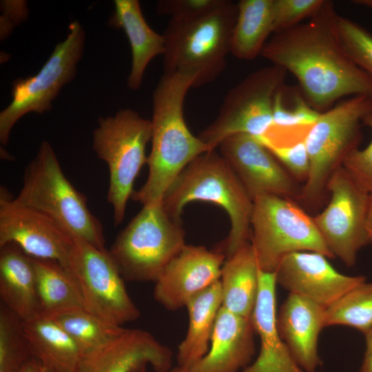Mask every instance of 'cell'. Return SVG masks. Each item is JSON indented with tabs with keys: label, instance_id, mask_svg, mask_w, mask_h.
Segmentation results:
<instances>
[{
	"label": "cell",
	"instance_id": "cell-40",
	"mask_svg": "<svg viewBox=\"0 0 372 372\" xmlns=\"http://www.w3.org/2000/svg\"><path fill=\"white\" fill-rule=\"evenodd\" d=\"M366 229L369 243H372V193L369 194Z\"/></svg>",
	"mask_w": 372,
	"mask_h": 372
},
{
	"label": "cell",
	"instance_id": "cell-22",
	"mask_svg": "<svg viewBox=\"0 0 372 372\" xmlns=\"http://www.w3.org/2000/svg\"><path fill=\"white\" fill-rule=\"evenodd\" d=\"M114 11L108 25L122 28L128 39L132 51V67L127 86L138 90L145 69L156 56L163 55L165 41L163 34L152 29L146 22L138 0H115Z\"/></svg>",
	"mask_w": 372,
	"mask_h": 372
},
{
	"label": "cell",
	"instance_id": "cell-27",
	"mask_svg": "<svg viewBox=\"0 0 372 372\" xmlns=\"http://www.w3.org/2000/svg\"><path fill=\"white\" fill-rule=\"evenodd\" d=\"M233 30L231 54L249 61L255 59L273 34V0H240Z\"/></svg>",
	"mask_w": 372,
	"mask_h": 372
},
{
	"label": "cell",
	"instance_id": "cell-39",
	"mask_svg": "<svg viewBox=\"0 0 372 372\" xmlns=\"http://www.w3.org/2000/svg\"><path fill=\"white\" fill-rule=\"evenodd\" d=\"M19 372H51L36 358H32Z\"/></svg>",
	"mask_w": 372,
	"mask_h": 372
},
{
	"label": "cell",
	"instance_id": "cell-25",
	"mask_svg": "<svg viewBox=\"0 0 372 372\" xmlns=\"http://www.w3.org/2000/svg\"><path fill=\"white\" fill-rule=\"evenodd\" d=\"M23 325L33 358L51 372H77L82 353L49 315L41 313Z\"/></svg>",
	"mask_w": 372,
	"mask_h": 372
},
{
	"label": "cell",
	"instance_id": "cell-36",
	"mask_svg": "<svg viewBox=\"0 0 372 372\" xmlns=\"http://www.w3.org/2000/svg\"><path fill=\"white\" fill-rule=\"evenodd\" d=\"M365 125L372 131V116L367 118ZM342 167L355 182L369 194L372 193V138L363 149L358 148L351 152L344 158Z\"/></svg>",
	"mask_w": 372,
	"mask_h": 372
},
{
	"label": "cell",
	"instance_id": "cell-1",
	"mask_svg": "<svg viewBox=\"0 0 372 372\" xmlns=\"http://www.w3.org/2000/svg\"><path fill=\"white\" fill-rule=\"evenodd\" d=\"M338 16L332 1H324L307 21L273 34L260 54L293 74L307 102L320 112L345 96H372V79L342 45Z\"/></svg>",
	"mask_w": 372,
	"mask_h": 372
},
{
	"label": "cell",
	"instance_id": "cell-38",
	"mask_svg": "<svg viewBox=\"0 0 372 372\" xmlns=\"http://www.w3.org/2000/svg\"><path fill=\"white\" fill-rule=\"evenodd\" d=\"M366 349L358 372H372V328L364 333Z\"/></svg>",
	"mask_w": 372,
	"mask_h": 372
},
{
	"label": "cell",
	"instance_id": "cell-34",
	"mask_svg": "<svg viewBox=\"0 0 372 372\" xmlns=\"http://www.w3.org/2000/svg\"><path fill=\"white\" fill-rule=\"evenodd\" d=\"M283 87L277 93L274 99L272 126L281 128L312 126L322 112L313 108L304 97L296 93L293 94V104L285 105L282 96Z\"/></svg>",
	"mask_w": 372,
	"mask_h": 372
},
{
	"label": "cell",
	"instance_id": "cell-42",
	"mask_svg": "<svg viewBox=\"0 0 372 372\" xmlns=\"http://www.w3.org/2000/svg\"><path fill=\"white\" fill-rule=\"evenodd\" d=\"M155 372H191V371L187 368H184V367L177 366L176 367H174L173 369L171 368L169 370H167V371H155Z\"/></svg>",
	"mask_w": 372,
	"mask_h": 372
},
{
	"label": "cell",
	"instance_id": "cell-14",
	"mask_svg": "<svg viewBox=\"0 0 372 372\" xmlns=\"http://www.w3.org/2000/svg\"><path fill=\"white\" fill-rule=\"evenodd\" d=\"M0 192V247L14 243L31 258L54 260L69 269L74 237L49 216Z\"/></svg>",
	"mask_w": 372,
	"mask_h": 372
},
{
	"label": "cell",
	"instance_id": "cell-11",
	"mask_svg": "<svg viewBox=\"0 0 372 372\" xmlns=\"http://www.w3.org/2000/svg\"><path fill=\"white\" fill-rule=\"evenodd\" d=\"M66 38L56 44L37 74L15 79L12 83L11 103L0 112V142L9 141L10 132L24 115L43 114L52 108V102L61 89L75 77L84 50L85 32L77 21L68 27Z\"/></svg>",
	"mask_w": 372,
	"mask_h": 372
},
{
	"label": "cell",
	"instance_id": "cell-24",
	"mask_svg": "<svg viewBox=\"0 0 372 372\" xmlns=\"http://www.w3.org/2000/svg\"><path fill=\"white\" fill-rule=\"evenodd\" d=\"M222 305L220 280L187 302L189 324L186 335L178 347V366L189 369L206 355Z\"/></svg>",
	"mask_w": 372,
	"mask_h": 372
},
{
	"label": "cell",
	"instance_id": "cell-21",
	"mask_svg": "<svg viewBox=\"0 0 372 372\" xmlns=\"http://www.w3.org/2000/svg\"><path fill=\"white\" fill-rule=\"evenodd\" d=\"M255 330L251 318L221 307L206 355L189 369L191 372H240L255 354Z\"/></svg>",
	"mask_w": 372,
	"mask_h": 372
},
{
	"label": "cell",
	"instance_id": "cell-2",
	"mask_svg": "<svg viewBox=\"0 0 372 372\" xmlns=\"http://www.w3.org/2000/svg\"><path fill=\"white\" fill-rule=\"evenodd\" d=\"M196 76L189 73H163L152 95L151 151L149 174L144 185L131 198L143 205L162 203L166 191L195 158L211 150L188 128L183 106Z\"/></svg>",
	"mask_w": 372,
	"mask_h": 372
},
{
	"label": "cell",
	"instance_id": "cell-23",
	"mask_svg": "<svg viewBox=\"0 0 372 372\" xmlns=\"http://www.w3.org/2000/svg\"><path fill=\"white\" fill-rule=\"evenodd\" d=\"M0 248L1 298L6 307L28 321L41 313L32 258L14 243Z\"/></svg>",
	"mask_w": 372,
	"mask_h": 372
},
{
	"label": "cell",
	"instance_id": "cell-33",
	"mask_svg": "<svg viewBox=\"0 0 372 372\" xmlns=\"http://www.w3.org/2000/svg\"><path fill=\"white\" fill-rule=\"evenodd\" d=\"M336 27L347 54L372 79V34L356 22L340 15Z\"/></svg>",
	"mask_w": 372,
	"mask_h": 372
},
{
	"label": "cell",
	"instance_id": "cell-20",
	"mask_svg": "<svg viewBox=\"0 0 372 372\" xmlns=\"http://www.w3.org/2000/svg\"><path fill=\"white\" fill-rule=\"evenodd\" d=\"M274 273L259 271V289L251 316L260 349L257 358L240 372H305L294 360L276 327Z\"/></svg>",
	"mask_w": 372,
	"mask_h": 372
},
{
	"label": "cell",
	"instance_id": "cell-15",
	"mask_svg": "<svg viewBox=\"0 0 372 372\" xmlns=\"http://www.w3.org/2000/svg\"><path fill=\"white\" fill-rule=\"evenodd\" d=\"M218 148L252 199L271 194L298 200L302 187L298 181L256 137L231 135Z\"/></svg>",
	"mask_w": 372,
	"mask_h": 372
},
{
	"label": "cell",
	"instance_id": "cell-10",
	"mask_svg": "<svg viewBox=\"0 0 372 372\" xmlns=\"http://www.w3.org/2000/svg\"><path fill=\"white\" fill-rule=\"evenodd\" d=\"M287 72L272 65L249 74L229 90L217 116L198 138L212 150L231 135H265L273 125L274 99L285 86Z\"/></svg>",
	"mask_w": 372,
	"mask_h": 372
},
{
	"label": "cell",
	"instance_id": "cell-6",
	"mask_svg": "<svg viewBox=\"0 0 372 372\" xmlns=\"http://www.w3.org/2000/svg\"><path fill=\"white\" fill-rule=\"evenodd\" d=\"M14 200L49 216L73 237L105 249L101 222L89 209L86 197L64 175L49 142L41 143L25 167L22 187Z\"/></svg>",
	"mask_w": 372,
	"mask_h": 372
},
{
	"label": "cell",
	"instance_id": "cell-5",
	"mask_svg": "<svg viewBox=\"0 0 372 372\" xmlns=\"http://www.w3.org/2000/svg\"><path fill=\"white\" fill-rule=\"evenodd\" d=\"M372 116V96L355 95L338 102L322 112L309 128L306 145L310 169L298 200L314 211L328 196L327 183L342 166L346 156L358 148L361 127Z\"/></svg>",
	"mask_w": 372,
	"mask_h": 372
},
{
	"label": "cell",
	"instance_id": "cell-16",
	"mask_svg": "<svg viewBox=\"0 0 372 372\" xmlns=\"http://www.w3.org/2000/svg\"><path fill=\"white\" fill-rule=\"evenodd\" d=\"M225 259L217 249L185 245L154 282V299L170 311L185 307L193 296L220 280Z\"/></svg>",
	"mask_w": 372,
	"mask_h": 372
},
{
	"label": "cell",
	"instance_id": "cell-32",
	"mask_svg": "<svg viewBox=\"0 0 372 372\" xmlns=\"http://www.w3.org/2000/svg\"><path fill=\"white\" fill-rule=\"evenodd\" d=\"M24 321L4 304L0 309V372H19L33 357Z\"/></svg>",
	"mask_w": 372,
	"mask_h": 372
},
{
	"label": "cell",
	"instance_id": "cell-13",
	"mask_svg": "<svg viewBox=\"0 0 372 372\" xmlns=\"http://www.w3.org/2000/svg\"><path fill=\"white\" fill-rule=\"evenodd\" d=\"M327 192V205L313 218L331 252L351 267L358 251L369 243L366 229L369 194L342 166L329 178Z\"/></svg>",
	"mask_w": 372,
	"mask_h": 372
},
{
	"label": "cell",
	"instance_id": "cell-12",
	"mask_svg": "<svg viewBox=\"0 0 372 372\" xmlns=\"http://www.w3.org/2000/svg\"><path fill=\"white\" fill-rule=\"evenodd\" d=\"M69 269L79 285L86 310L118 326L139 317L109 251L74 237Z\"/></svg>",
	"mask_w": 372,
	"mask_h": 372
},
{
	"label": "cell",
	"instance_id": "cell-7",
	"mask_svg": "<svg viewBox=\"0 0 372 372\" xmlns=\"http://www.w3.org/2000/svg\"><path fill=\"white\" fill-rule=\"evenodd\" d=\"M185 245L182 223L173 220L158 203L143 206L109 253L123 279L155 282Z\"/></svg>",
	"mask_w": 372,
	"mask_h": 372
},
{
	"label": "cell",
	"instance_id": "cell-41",
	"mask_svg": "<svg viewBox=\"0 0 372 372\" xmlns=\"http://www.w3.org/2000/svg\"><path fill=\"white\" fill-rule=\"evenodd\" d=\"M353 3L365 6L372 10V0H357L353 1Z\"/></svg>",
	"mask_w": 372,
	"mask_h": 372
},
{
	"label": "cell",
	"instance_id": "cell-18",
	"mask_svg": "<svg viewBox=\"0 0 372 372\" xmlns=\"http://www.w3.org/2000/svg\"><path fill=\"white\" fill-rule=\"evenodd\" d=\"M172 352L149 332L125 329L102 346L81 355L77 372H135L146 364L169 370Z\"/></svg>",
	"mask_w": 372,
	"mask_h": 372
},
{
	"label": "cell",
	"instance_id": "cell-17",
	"mask_svg": "<svg viewBox=\"0 0 372 372\" xmlns=\"http://www.w3.org/2000/svg\"><path fill=\"white\" fill-rule=\"evenodd\" d=\"M325 256L296 251L285 256L274 271L276 282L289 293L327 308L349 291L366 281L363 276L338 272Z\"/></svg>",
	"mask_w": 372,
	"mask_h": 372
},
{
	"label": "cell",
	"instance_id": "cell-4",
	"mask_svg": "<svg viewBox=\"0 0 372 372\" xmlns=\"http://www.w3.org/2000/svg\"><path fill=\"white\" fill-rule=\"evenodd\" d=\"M194 200L214 203L228 214L229 234L216 248L226 258L250 242L253 199L217 149L192 161L169 187L162 204L173 220L181 223L184 206Z\"/></svg>",
	"mask_w": 372,
	"mask_h": 372
},
{
	"label": "cell",
	"instance_id": "cell-26",
	"mask_svg": "<svg viewBox=\"0 0 372 372\" xmlns=\"http://www.w3.org/2000/svg\"><path fill=\"white\" fill-rule=\"evenodd\" d=\"M260 268L251 242L226 258L220 282L225 309L251 318L259 289Z\"/></svg>",
	"mask_w": 372,
	"mask_h": 372
},
{
	"label": "cell",
	"instance_id": "cell-37",
	"mask_svg": "<svg viewBox=\"0 0 372 372\" xmlns=\"http://www.w3.org/2000/svg\"><path fill=\"white\" fill-rule=\"evenodd\" d=\"M208 1L209 0H162L157 3L156 10L159 14L172 17L198 9Z\"/></svg>",
	"mask_w": 372,
	"mask_h": 372
},
{
	"label": "cell",
	"instance_id": "cell-35",
	"mask_svg": "<svg viewBox=\"0 0 372 372\" xmlns=\"http://www.w3.org/2000/svg\"><path fill=\"white\" fill-rule=\"evenodd\" d=\"M325 0H273V34L290 29L309 19Z\"/></svg>",
	"mask_w": 372,
	"mask_h": 372
},
{
	"label": "cell",
	"instance_id": "cell-30",
	"mask_svg": "<svg viewBox=\"0 0 372 372\" xmlns=\"http://www.w3.org/2000/svg\"><path fill=\"white\" fill-rule=\"evenodd\" d=\"M310 127L272 126L265 135L256 137L298 182L304 183L308 178L310 169L305 141Z\"/></svg>",
	"mask_w": 372,
	"mask_h": 372
},
{
	"label": "cell",
	"instance_id": "cell-28",
	"mask_svg": "<svg viewBox=\"0 0 372 372\" xmlns=\"http://www.w3.org/2000/svg\"><path fill=\"white\" fill-rule=\"evenodd\" d=\"M41 313L83 307V298L72 272L56 261L32 258Z\"/></svg>",
	"mask_w": 372,
	"mask_h": 372
},
{
	"label": "cell",
	"instance_id": "cell-3",
	"mask_svg": "<svg viewBox=\"0 0 372 372\" xmlns=\"http://www.w3.org/2000/svg\"><path fill=\"white\" fill-rule=\"evenodd\" d=\"M237 12V3L209 0L198 9L170 17L163 34V73L194 74V87L214 81L231 54Z\"/></svg>",
	"mask_w": 372,
	"mask_h": 372
},
{
	"label": "cell",
	"instance_id": "cell-8",
	"mask_svg": "<svg viewBox=\"0 0 372 372\" xmlns=\"http://www.w3.org/2000/svg\"><path fill=\"white\" fill-rule=\"evenodd\" d=\"M250 242L260 269L268 273H274L282 258L292 252L314 251L335 258L313 217L293 199L276 195L253 199Z\"/></svg>",
	"mask_w": 372,
	"mask_h": 372
},
{
	"label": "cell",
	"instance_id": "cell-31",
	"mask_svg": "<svg viewBox=\"0 0 372 372\" xmlns=\"http://www.w3.org/2000/svg\"><path fill=\"white\" fill-rule=\"evenodd\" d=\"M353 327L363 334L372 328V282L357 285L326 308L325 326Z\"/></svg>",
	"mask_w": 372,
	"mask_h": 372
},
{
	"label": "cell",
	"instance_id": "cell-19",
	"mask_svg": "<svg viewBox=\"0 0 372 372\" xmlns=\"http://www.w3.org/2000/svg\"><path fill=\"white\" fill-rule=\"evenodd\" d=\"M326 307L289 293L276 314L278 332L296 363L305 372H316L322 361L318 342L325 326Z\"/></svg>",
	"mask_w": 372,
	"mask_h": 372
},
{
	"label": "cell",
	"instance_id": "cell-29",
	"mask_svg": "<svg viewBox=\"0 0 372 372\" xmlns=\"http://www.w3.org/2000/svg\"><path fill=\"white\" fill-rule=\"evenodd\" d=\"M49 316L72 338L82 354L107 343L125 329L83 307L68 309Z\"/></svg>",
	"mask_w": 372,
	"mask_h": 372
},
{
	"label": "cell",
	"instance_id": "cell-9",
	"mask_svg": "<svg viewBox=\"0 0 372 372\" xmlns=\"http://www.w3.org/2000/svg\"><path fill=\"white\" fill-rule=\"evenodd\" d=\"M151 136V121L128 108L100 118L94 130L93 149L109 169L107 200L112 207L115 226L123 221L134 183L147 164L145 149Z\"/></svg>",
	"mask_w": 372,
	"mask_h": 372
}]
</instances>
